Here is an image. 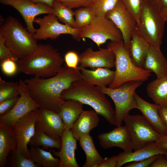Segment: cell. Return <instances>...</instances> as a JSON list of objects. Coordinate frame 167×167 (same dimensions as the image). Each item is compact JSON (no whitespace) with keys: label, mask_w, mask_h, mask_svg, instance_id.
Here are the masks:
<instances>
[{"label":"cell","mask_w":167,"mask_h":167,"mask_svg":"<svg viewBox=\"0 0 167 167\" xmlns=\"http://www.w3.org/2000/svg\"><path fill=\"white\" fill-rule=\"evenodd\" d=\"M80 79H82L79 69L62 67L52 77L43 78L34 76L24 81L31 97L40 108L59 113L65 101L61 97L62 92L73 82Z\"/></svg>","instance_id":"6da1fadb"},{"label":"cell","mask_w":167,"mask_h":167,"mask_svg":"<svg viewBox=\"0 0 167 167\" xmlns=\"http://www.w3.org/2000/svg\"><path fill=\"white\" fill-rule=\"evenodd\" d=\"M64 61L58 49L51 45L38 44L35 50L16 62L18 72L49 78L61 70Z\"/></svg>","instance_id":"7a4b0ae2"},{"label":"cell","mask_w":167,"mask_h":167,"mask_svg":"<svg viewBox=\"0 0 167 167\" xmlns=\"http://www.w3.org/2000/svg\"><path fill=\"white\" fill-rule=\"evenodd\" d=\"M64 101L77 100L91 107L110 125H116L115 111L109 101L97 86L82 79L73 82L61 94Z\"/></svg>","instance_id":"3957f363"},{"label":"cell","mask_w":167,"mask_h":167,"mask_svg":"<svg viewBox=\"0 0 167 167\" xmlns=\"http://www.w3.org/2000/svg\"><path fill=\"white\" fill-rule=\"evenodd\" d=\"M0 35L5 44L13 55L22 59L35 50L37 47V40L30 33L19 21L10 16L0 27Z\"/></svg>","instance_id":"277c9868"},{"label":"cell","mask_w":167,"mask_h":167,"mask_svg":"<svg viewBox=\"0 0 167 167\" xmlns=\"http://www.w3.org/2000/svg\"><path fill=\"white\" fill-rule=\"evenodd\" d=\"M107 48L114 53L115 71L114 79L109 87L116 88L131 81L147 80L152 75V71L139 67L132 61L129 51L125 47L123 40L111 41Z\"/></svg>","instance_id":"5b68a950"},{"label":"cell","mask_w":167,"mask_h":167,"mask_svg":"<svg viewBox=\"0 0 167 167\" xmlns=\"http://www.w3.org/2000/svg\"><path fill=\"white\" fill-rule=\"evenodd\" d=\"M165 21L153 0H144L136 30L152 46L161 49Z\"/></svg>","instance_id":"8992f818"},{"label":"cell","mask_w":167,"mask_h":167,"mask_svg":"<svg viewBox=\"0 0 167 167\" xmlns=\"http://www.w3.org/2000/svg\"><path fill=\"white\" fill-rule=\"evenodd\" d=\"M143 82L137 80L129 81L114 88L106 86L97 87L103 93L109 96L114 102L116 126H121L124 118L129 114L131 109H137L135 91Z\"/></svg>","instance_id":"52a82bcc"},{"label":"cell","mask_w":167,"mask_h":167,"mask_svg":"<svg viewBox=\"0 0 167 167\" xmlns=\"http://www.w3.org/2000/svg\"><path fill=\"white\" fill-rule=\"evenodd\" d=\"M79 30L81 39H90L99 47L108 40L117 42L123 40L120 31L105 16H96L90 24Z\"/></svg>","instance_id":"ba28073f"},{"label":"cell","mask_w":167,"mask_h":167,"mask_svg":"<svg viewBox=\"0 0 167 167\" xmlns=\"http://www.w3.org/2000/svg\"><path fill=\"white\" fill-rule=\"evenodd\" d=\"M123 121L129 132L134 151L152 142H157L161 136L143 115L128 114Z\"/></svg>","instance_id":"9c48e42d"},{"label":"cell","mask_w":167,"mask_h":167,"mask_svg":"<svg viewBox=\"0 0 167 167\" xmlns=\"http://www.w3.org/2000/svg\"><path fill=\"white\" fill-rule=\"evenodd\" d=\"M34 22L39 25L33 34L34 37L38 40L51 39L57 38L61 35L68 34L77 41L81 39L79 29L71 28L60 23L58 18L53 14H48L42 18H35Z\"/></svg>","instance_id":"30bf717a"},{"label":"cell","mask_w":167,"mask_h":167,"mask_svg":"<svg viewBox=\"0 0 167 167\" xmlns=\"http://www.w3.org/2000/svg\"><path fill=\"white\" fill-rule=\"evenodd\" d=\"M38 109L17 120L11 125L17 140L16 149L28 159H30V154L28 146L35 133L36 123L38 115Z\"/></svg>","instance_id":"8fae6325"},{"label":"cell","mask_w":167,"mask_h":167,"mask_svg":"<svg viewBox=\"0 0 167 167\" xmlns=\"http://www.w3.org/2000/svg\"><path fill=\"white\" fill-rule=\"evenodd\" d=\"M105 16L111 20L122 35L125 47L129 51L132 35L136 30L137 23L133 16L120 0Z\"/></svg>","instance_id":"7c38bea8"},{"label":"cell","mask_w":167,"mask_h":167,"mask_svg":"<svg viewBox=\"0 0 167 167\" xmlns=\"http://www.w3.org/2000/svg\"><path fill=\"white\" fill-rule=\"evenodd\" d=\"M19 96L12 109L7 113L0 115V122L9 126L30 112L40 108L31 97L24 80L19 81Z\"/></svg>","instance_id":"4fadbf2b"},{"label":"cell","mask_w":167,"mask_h":167,"mask_svg":"<svg viewBox=\"0 0 167 167\" xmlns=\"http://www.w3.org/2000/svg\"><path fill=\"white\" fill-rule=\"evenodd\" d=\"M0 2L16 9L23 17L26 29L33 35L36 29L33 24L36 17L40 14L53 13L52 7L44 3H34L30 0H0Z\"/></svg>","instance_id":"5bb4252c"},{"label":"cell","mask_w":167,"mask_h":167,"mask_svg":"<svg viewBox=\"0 0 167 167\" xmlns=\"http://www.w3.org/2000/svg\"><path fill=\"white\" fill-rule=\"evenodd\" d=\"M79 63L80 66L92 69L98 68L111 69L115 66V55L110 49L101 48L94 51L92 47H88L80 54Z\"/></svg>","instance_id":"9a60e30c"},{"label":"cell","mask_w":167,"mask_h":167,"mask_svg":"<svg viewBox=\"0 0 167 167\" xmlns=\"http://www.w3.org/2000/svg\"><path fill=\"white\" fill-rule=\"evenodd\" d=\"M38 111L36 127L53 139L61 140L64 126L60 114L42 108H39Z\"/></svg>","instance_id":"2e32d148"},{"label":"cell","mask_w":167,"mask_h":167,"mask_svg":"<svg viewBox=\"0 0 167 167\" xmlns=\"http://www.w3.org/2000/svg\"><path fill=\"white\" fill-rule=\"evenodd\" d=\"M101 146L104 149L117 147L126 152H133L130 135L126 126H117L109 131L97 136Z\"/></svg>","instance_id":"e0dca14e"},{"label":"cell","mask_w":167,"mask_h":167,"mask_svg":"<svg viewBox=\"0 0 167 167\" xmlns=\"http://www.w3.org/2000/svg\"><path fill=\"white\" fill-rule=\"evenodd\" d=\"M62 146L58 151L50 149L53 155L60 159L59 167H79L76 161L75 151L77 148V140L71 130L64 128L61 137Z\"/></svg>","instance_id":"ac0fdd59"},{"label":"cell","mask_w":167,"mask_h":167,"mask_svg":"<svg viewBox=\"0 0 167 167\" xmlns=\"http://www.w3.org/2000/svg\"><path fill=\"white\" fill-rule=\"evenodd\" d=\"M158 154L167 156V152L160 148L156 142H153L133 152L128 153L123 151L118 153L116 167H120L126 163L139 161Z\"/></svg>","instance_id":"d6986e66"},{"label":"cell","mask_w":167,"mask_h":167,"mask_svg":"<svg viewBox=\"0 0 167 167\" xmlns=\"http://www.w3.org/2000/svg\"><path fill=\"white\" fill-rule=\"evenodd\" d=\"M135 97L137 109L140 111L148 122L158 133L162 136H167L165 126L159 115V104L148 102L136 93Z\"/></svg>","instance_id":"ffe728a7"},{"label":"cell","mask_w":167,"mask_h":167,"mask_svg":"<svg viewBox=\"0 0 167 167\" xmlns=\"http://www.w3.org/2000/svg\"><path fill=\"white\" fill-rule=\"evenodd\" d=\"M98 114L94 110H83L71 129L77 140L82 136L89 134L91 130L98 126L99 122Z\"/></svg>","instance_id":"44dd1931"},{"label":"cell","mask_w":167,"mask_h":167,"mask_svg":"<svg viewBox=\"0 0 167 167\" xmlns=\"http://www.w3.org/2000/svg\"><path fill=\"white\" fill-rule=\"evenodd\" d=\"M78 69L81 72L82 80L97 87L109 86L115 77V71L107 68H98L90 70L79 66Z\"/></svg>","instance_id":"7402d4cb"},{"label":"cell","mask_w":167,"mask_h":167,"mask_svg":"<svg viewBox=\"0 0 167 167\" xmlns=\"http://www.w3.org/2000/svg\"><path fill=\"white\" fill-rule=\"evenodd\" d=\"M143 68L153 72L156 78L167 76V60L161 49L150 46L145 60Z\"/></svg>","instance_id":"603a6c76"},{"label":"cell","mask_w":167,"mask_h":167,"mask_svg":"<svg viewBox=\"0 0 167 167\" xmlns=\"http://www.w3.org/2000/svg\"><path fill=\"white\" fill-rule=\"evenodd\" d=\"M17 142L11 126L0 122V167L6 165L10 153L16 149Z\"/></svg>","instance_id":"cb8c5ba5"},{"label":"cell","mask_w":167,"mask_h":167,"mask_svg":"<svg viewBox=\"0 0 167 167\" xmlns=\"http://www.w3.org/2000/svg\"><path fill=\"white\" fill-rule=\"evenodd\" d=\"M150 46L136 29L131 38L129 52L132 61L137 66L143 68L144 62Z\"/></svg>","instance_id":"d4e9b609"},{"label":"cell","mask_w":167,"mask_h":167,"mask_svg":"<svg viewBox=\"0 0 167 167\" xmlns=\"http://www.w3.org/2000/svg\"><path fill=\"white\" fill-rule=\"evenodd\" d=\"M83 105L74 100L65 101L59 113L63 123L64 128L71 130L74 122L83 111Z\"/></svg>","instance_id":"484cf974"},{"label":"cell","mask_w":167,"mask_h":167,"mask_svg":"<svg viewBox=\"0 0 167 167\" xmlns=\"http://www.w3.org/2000/svg\"><path fill=\"white\" fill-rule=\"evenodd\" d=\"M79 141L86 155V161L83 167H98L104 158L96 150L92 136L90 134L86 135L81 137Z\"/></svg>","instance_id":"4316f807"},{"label":"cell","mask_w":167,"mask_h":167,"mask_svg":"<svg viewBox=\"0 0 167 167\" xmlns=\"http://www.w3.org/2000/svg\"><path fill=\"white\" fill-rule=\"evenodd\" d=\"M146 91L148 96L155 103L167 106V76L149 82Z\"/></svg>","instance_id":"83f0119b"},{"label":"cell","mask_w":167,"mask_h":167,"mask_svg":"<svg viewBox=\"0 0 167 167\" xmlns=\"http://www.w3.org/2000/svg\"><path fill=\"white\" fill-rule=\"evenodd\" d=\"M30 159L39 167H59L60 161L51 151H47L39 147L30 146Z\"/></svg>","instance_id":"f1b7e54d"},{"label":"cell","mask_w":167,"mask_h":167,"mask_svg":"<svg viewBox=\"0 0 167 167\" xmlns=\"http://www.w3.org/2000/svg\"><path fill=\"white\" fill-rule=\"evenodd\" d=\"M28 145L31 146L41 147L42 148L45 150L56 148L60 150L62 146V140L53 139L36 127L34 134L30 140Z\"/></svg>","instance_id":"f546056e"},{"label":"cell","mask_w":167,"mask_h":167,"mask_svg":"<svg viewBox=\"0 0 167 167\" xmlns=\"http://www.w3.org/2000/svg\"><path fill=\"white\" fill-rule=\"evenodd\" d=\"M52 14L60 21L70 27L75 28L74 12L61 2L54 0Z\"/></svg>","instance_id":"4dcf8cb0"},{"label":"cell","mask_w":167,"mask_h":167,"mask_svg":"<svg viewBox=\"0 0 167 167\" xmlns=\"http://www.w3.org/2000/svg\"><path fill=\"white\" fill-rule=\"evenodd\" d=\"M74 12L75 28L76 29L89 24L96 17L91 7H80Z\"/></svg>","instance_id":"1f68e13d"},{"label":"cell","mask_w":167,"mask_h":167,"mask_svg":"<svg viewBox=\"0 0 167 167\" xmlns=\"http://www.w3.org/2000/svg\"><path fill=\"white\" fill-rule=\"evenodd\" d=\"M19 95L18 82L6 81L0 77V102Z\"/></svg>","instance_id":"d6a6232c"},{"label":"cell","mask_w":167,"mask_h":167,"mask_svg":"<svg viewBox=\"0 0 167 167\" xmlns=\"http://www.w3.org/2000/svg\"><path fill=\"white\" fill-rule=\"evenodd\" d=\"M7 161L6 164L11 167H39L38 165L23 155L16 149L10 153Z\"/></svg>","instance_id":"836d02e7"},{"label":"cell","mask_w":167,"mask_h":167,"mask_svg":"<svg viewBox=\"0 0 167 167\" xmlns=\"http://www.w3.org/2000/svg\"><path fill=\"white\" fill-rule=\"evenodd\" d=\"M120 0H92L91 7L96 16H105Z\"/></svg>","instance_id":"e575fe53"},{"label":"cell","mask_w":167,"mask_h":167,"mask_svg":"<svg viewBox=\"0 0 167 167\" xmlns=\"http://www.w3.org/2000/svg\"><path fill=\"white\" fill-rule=\"evenodd\" d=\"M127 10L133 16L137 24L140 18L144 0H121Z\"/></svg>","instance_id":"d590c367"},{"label":"cell","mask_w":167,"mask_h":167,"mask_svg":"<svg viewBox=\"0 0 167 167\" xmlns=\"http://www.w3.org/2000/svg\"><path fill=\"white\" fill-rule=\"evenodd\" d=\"M1 69L6 75L12 76L18 72L17 62L11 59H7L0 62Z\"/></svg>","instance_id":"8d00e7d4"},{"label":"cell","mask_w":167,"mask_h":167,"mask_svg":"<svg viewBox=\"0 0 167 167\" xmlns=\"http://www.w3.org/2000/svg\"><path fill=\"white\" fill-rule=\"evenodd\" d=\"M64 60L66 67L75 70H78L79 63V56L76 52L70 50L65 55Z\"/></svg>","instance_id":"74e56055"},{"label":"cell","mask_w":167,"mask_h":167,"mask_svg":"<svg viewBox=\"0 0 167 167\" xmlns=\"http://www.w3.org/2000/svg\"><path fill=\"white\" fill-rule=\"evenodd\" d=\"M7 59H11L16 62L19 60L6 46L3 37L0 35V62Z\"/></svg>","instance_id":"f35d334b"},{"label":"cell","mask_w":167,"mask_h":167,"mask_svg":"<svg viewBox=\"0 0 167 167\" xmlns=\"http://www.w3.org/2000/svg\"><path fill=\"white\" fill-rule=\"evenodd\" d=\"M62 2L70 9L91 7L92 0H55Z\"/></svg>","instance_id":"ab89813d"},{"label":"cell","mask_w":167,"mask_h":167,"mask_svg":"<svg viewBox=\"0 0 167 167\" xmlns=\"http://www.w3.org/2000/svg\"><path fill=\"white\" fill-rule=\"evenodd\" d=\"M19 96V95L0 102V115L7 113L11 109L17 102Z\"/></svg>","instance_id":"60d3db41"},{"label":"cell","mask_w":167,"mask_h":167,"mask_svg":"<svg viewBox=\"0 0 167 167\" xmlns=\"http://www.w3.org/2000/svg\"><path fill=\"white\" fill-rule=\"evenodd\" d=\"M159 155V154H158ZM158 155H155L143 160L129 163L125 167H148L157 158Z\"/></svg>","instance_id":"b9f144b4"},{"label":"cell","mask_w":167,"mask_h":167,"mask_svg":"<svg viewBox=\"0 0 167 167\" xmlns=\"http://www.w3.org/2000/svg\"><path fill=\"white\" fill-rule=\"evenodd\" d=\"M117 163V155L109 157H105L98 165V167H116Z\"/></svg>","instance_id":"7bdbcfd3"},{"label":"cell","mask_w":167,"mask_h":167,"mask_svg":"<svg viewBox=\"0 0 167 167\" xmlns=\"http://www.w3.org/2000/svg\"><path fill=\"white\" fill-rule=\"evenodd\" d=\"M159 112L160 117L165 126L167 136V106L162 104H159Z\"/></svg>","instance_id":"ee69618b"},{"label":"cell","mask_w":167,"mask_h":167,"mask_svg":"<svg viewBox=\"0 0 167 167\" xmlns=\"http://www.w3.org/2000/svg\"><path fill=\"white\" fill-rule=\"evenodd\" d=\"M151 167H167V159L164 155L159 154L157 158L151 165Z\"/></svg>","instance_id":"f6af8a7d"},{"label":"cell","mask_w":167,"mask_h":167,"mask_svg":"<svg viewBox=\"0 0 167 167\" xmlns=\"http://www.w3.org/2000/svg\"><path fill=\"white\" fill-rule=\"evenodd\" d=\"M156 142L160 148L167 152V136L161 135Z\"/></svg>","instance_id":"bcb514c9"},{"label":"cell","mask_w":167,"mask_h":167,"mask_svg":"<svg viewBox=\"0 0 167 167\" xmlns=\"http://www.w3.org/2000/svg\"><path fill=\"white\" fill-rule=\"evenodd\" d=\"M153 0L161 11L167 7V0Z\"/></svg>","instance_id":"7dc6e473"},{"label":"cell","mask_w":167,"mask_h":167,"mask_svg":"<svg viewBox=\"0 0 167 167\" xmlns=\"http://www.w3.org/2000/svg\"><path fill=\"white\" fill-rule=\"evenodd\" d=\"M31 2L36 3L42 2L45 3L52 7L53 2L54 0H30Z\"/></svg>","instance_id":"c3c4849f"},{"label":"cell","mask_w":167,"mask_h":167,"mask_svg":"<svg viewBox=\"0 0 167 167\" xmlns=\"http://www.w3.org/2000/svg\"><path fill=\"white\" fill-rule=\"evenodd\" d=\"M161 12L164 19L167 21V7L161 11Z\"/></svg>","instance_id":"681fc988"},{"label":"cell","mask_w":167,"mask_h":167,"mask_svg":"<svg viewBox=\"0 0 167 167\" xmlns=\"http://www.w3.org/2000/svg\"><path fill=\"white\" fill-rule=\"evenodd\" d=\"M165 158L167 159V156L165 155Z\"/></svg>","instance_id":"f907efd6"}]
</instances>
